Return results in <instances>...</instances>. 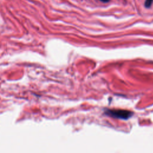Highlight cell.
<instances>
[{
	"mask_svg": "<svg viewBox=\"0 0 153 153\" xmlns=\"http://www.w3.org/2000/svg\"><path fill=\"white\" fill-rule=\"evenodd\" d=\"M105 113L110 117L122 120H127L133 114L132 112L124 110H107Z\"/></svg>",
	"mask_w": 153,
	"mask_h": 153,
	"instance_id": "6da1fadb",
	"label": "cell"
},
{
	"mask_svg": "<svg viewBox=\"0 0 153 153\" xmlns=\"http://www.w3.org/2000/svg\"><path fill=\"white\" fill-rule=\"evenodd\" d=\"M153 0H146L145 2V6L147 8H149L151 6Z\"/></svg>",
	"mask_w": 153,
	"mask_h": 153,
	"instance_id": "7a4b0ae2",
	"label": "cell"
},
{
	"mask_svg": "<svg viewBox=\"0 0 153 153\" xmlns=\"http://www.w3.org/2000/svg\"><path fill=\"white\" fill-rule=\"evenodd\" d=\"M100 1L103 3H108L110 1V0H100Z\"/></svg>",
	"mask_w": 153,
	"mask_h": 153,
	"instance_id": "3957f363",
	"label": "cell"
}]
</instances>
